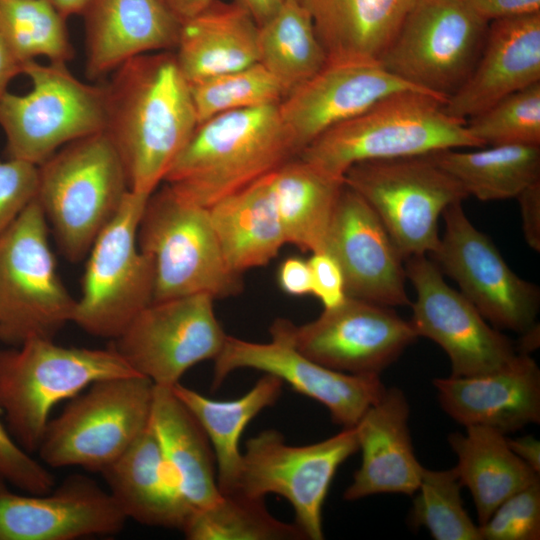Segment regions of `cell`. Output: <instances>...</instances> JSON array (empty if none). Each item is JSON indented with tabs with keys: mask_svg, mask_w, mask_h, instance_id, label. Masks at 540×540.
Instances as JSON below:
<instances>
[{
	"mask_svg": "<svg viewBox=\"0 0 540 540\" xmlns=\"http://www.w3.org/2000/svg\"><path fill=\"white\" fill-rule=\"evenodd\" d=\"M188 82L258 63V25L235 1L215 0L181 23L174 50Z\"/></svg>",
	"mask_w": 540,
	"mask_h": 540,
	"instance_id": "27",
	"label": "cell"
},
{
	"mask_svg": "<svg viewBox=\"0 0 540 540\" xmlns=\"http://www.w3.org/2000/svg\"><path fill=\"white\" fill-rule=\"evenodd\" d=\"M445 230L431 253L441 272L496 329L523 333L536 323L539 288L517 276L488 236L468 219L462 202L443 214Z\"/></svg>",
	"mask_w": 540,
	"mask_h": 540,
	"instance_id": "15",
	"label": "cell"
},
{
	"mask_svg": "<svg viewBox=\"0 0 540 540\" xmlns=\"http://www.w3.org/2000/svg\"><path fill=\"white\" fill-rule=\"evenodd\" d=\"M67 19L74 15H83L93 0H49Z\"/></svg>",
	"mask_w": 540,
	"mask_h": 540,
	"instance_id": "52",
	"label": "cell"
},
{
	"mask_svg": "<svg viewBox=\"0 0 540 540\" xmlns=\"http://www.w3.org/2000/svg\"><path fill=\"white\" fill-rule=\"evenodd\" d=\"M137 374L112 347H64L33 338L0 350V412L15 442L36 452L52 409L92 383Z\"/></svg>",
	"mask_w": 540,
	"mask_h": 540,
	"instance_id": "4",
	"label": "cell"
},
{
	"mask_svg": "<svg viewBox=\"0 0 540 540\" xmlns=\"http://www.w3.org/2000/svg\"><path fill=\"white\" fill-rule=\"evenodd\" d=\"M281 322L299 352L354 375H380L418 338L410 321L392 307L350 296L306 324Z\"/></svg>",
	"mask_w": 540,
	"mask_h": 540,
	"instance_id": "17",
	"label": "cell"
},
{
	"mask_svg": "<svg viewBox=\"0 0 540 540\" xmlns=\"http://www.w3.org/2000/svg\"><path fill=\"white\" fill-rule=\"evenodd\" d=\"M433 385L442 409L465 428L506 435L540 422V370L527 354L490 373L435 378Z\"/></svg>",
	"mask_w": 540,
	"mask_h": 540,
	"instance_id": "22",
	"label": "cell"
},
{
	"mask_svg": "<svg viewBox=\"0 0 540 540\" xmlns=\"http://www.w3.org/2000/svg\"><path fill=\"white\" fill-rule=\"evenodd\" d=\"M130 191L112 141L100 131L74 140L38 165L36 200L70 262H80Z\"/></svg>",
	"mask_w": 540,
	"mask_h": 540,
	"instance_id": "5",
	"label": "cell"
},
{
	"mask_svg": "<svg viewBox=\"0 0 540 540\" xmlns=\"http://www.w3.org/2000/svg\"><path fill=\"white\" fill-rule=\"evenodd\" d=\"M326 252L342 269L347 296L388 307L411 305L405 288V259L372 207L345 183Z\"/></svg>",
	"mask_w": 540,
	"mask_h": 540,
	"instance_id": "20",
	"label": "cell"
},
{
	"mask_svg": "<svg viewBox=\"0 0 540 540\" xmlns=\"http://www.w3.org/2000/svg\"><path fill=\"white\" fill-rule=\"evenodd\" d=\"M38 166L19 159L0 161V234L36 198Z\"/></svg>",
	"mask_w": 540,
	"mask_h": 540,
	"instance_id": "43",
	"label": "cell"
},
{
	"mask_svg": "<svg viewBox=\"0 0 540 540\" xmlns=\"http://www.w3.org/2000/svg\"><path fill=\"white\" fill-rule=\"evenodd\" d=\"M258 55V63L279 81L286 95L328 60L309 13L295 0H285L258 26Z\"/></svg>",
	"mask_w": 540,
	"mask_h": 540,
	"instance_id": "35",
	"label": "cell"
},
{
	"mask_svg": "<svg viewBox=\"0 0 540 540\" xmlns=\"http://www.w3.org/2000/svg\"><path fill=\"white\" fill-rule=\"evenodd\" d=\"M188 83L198 123L225 112L279 104L286 96L260 63Z\"/></svg>",
	"mask_w": 540,
	"mask_h": 540,
	"instance_id": "38",
	"label": "cell"
},
{
	"mask_svg": "<svg viewBox=\"0 0 540 540\" xmlns=\"http://www.w3.org/2000/svg\"><path fill=\"white\" fill-rule=\"evenodd\" d=\"M481 18L496 19L540 13V0H464Z\"/></svg>",
	"mask_w": 540,
	"mask_h": 540,
	"instance_id": "45",
	"label": "cell"
},
{
	"mask_svg": "<svg viewBox=\"0 0 540 540\" xmlns=\"http://www.w3.org/2000/svg\"><path fill=\"white\" fill-rule=\"evenodd\" d=\"M444 103L416 90L390 94L325 131L298 157L324 174L344 180L346 171L363 161L485 147L469 133L466 120L443 110Z\"/></svg>",
	"mask_w": 540,
	"mask_h": 540,
	"instance_id": "3",
	"label": "cell"
},
{
	"mask_svg": "<svg viewBox=\"0 0 540 540\" xmlns=\"http://www.w3.org/2000/svg\"><path fill=\"white\" fill-rule=\"evenodd\" d=\"M282 386L278 377L264 373L248 392L232 400L209 398L180 382L172 387L210 441L222 494L236 489L242 462L239 443L244 429L262 410L277 402Z\"/></svg>",
	"mask_w": 540,
	"mask_h": 540,
	"instance_id": "33",
	"label": "cell"
},
{
	"mask_svg": "<svg viewBox=\"0 0 540 540\" xmlns=\"http://www.w3.org/2000/svg\"><path fill=\"white\" fill-rule=\"evenodd\" d=\"M137 241L153 264V301L199 293L220 299L243 289L241 274L224 260L208 208L184 200L167 184L149 195Z\"/></svg>",
	"mask_w": 540,
	"mask_h": 540,
	"instance_id": "6",
	"label": "cell"
},
{
	"mask_svg": "<svg viewBox=\"0 0 540 540\" xmlns=\"http://www.w3.org/2000/svg\"><path fill=\"white\" fill-rule=\"evenodd\" d=\"M100 473L127 519L182 530L193 511L169 474L151 419L124 453Z\"/></svg>",
	"mask_w": 540,
	"mask_h": 540,
	"instance_id": "26",
	"label": "cell"
},
{
	"mask_svg": "<svg viewBox=\"0 0 540 540\" xmlns=\"http://www.w3.org/2000/svg\"><path fill=\"white\" fill-rule=\"evenodd\" d=\"M205 293L152 301L111 346L139 375L172 388L196 364L214 360L227 334Z\"/></svg>",
	"mask_w": 540,
	"mask_h": 540,
	"instance_id": "14",
	"label": "cell"
},
{
	"mask_svg": "<svg viewBox=\"0 0 540 540\" xmlns=\"http://www.w3.org/2000/svg\"><path fill=\"white\" fill-rule=\"evenodd\" d=\"M0 476L25 493H48L55 485L53 475L15 442L1 421Z\"/></svg>",
	"mask_w": 540,
	"mask_h": 540,
	"instance_id": "42",
	"label": "cell"
},
{
	"mask_svg": "<svg viewBox=\"0 0 540 540\" xmlns=\"http://www.w3.org/2000/svg\"><path fill=\"white\" fill-rule=\"evenodd\" d=\"M1 342V341H0Z\"/></svg>",
	"mask_w": 540,
	"mask_h": 540,
	"instance_id": "54",
	"label": "cell"
},
{
	"mask_svg": "<svg viewBox=\"0 0 540 540\" xmlns=\"http://www.w3.org/2000/svg\"><path fill=\"white\" fill-rule=\"evenodd\" d=\"M488 24L464 0H420L378 62L406 83L446 102L472 72Z\"/></svg>",
	"mask_w": 540,
	"mask_h": 540,
	"instance_id": "12",
	"label": "cell"
},
{
	"mask_svg": "<svg viewBox=\"0 0 540 540\" xmlns=\"http://www.w3.org/2000/svg\"><path fill=\"white\" fill-rule=\"evenodd\" d=\"M466 128L484 146H540V82L468 118Z\"/></svg>",
	"mask_w": 540,
	"mask_h": 540,
	"instance_id": "40",
	"label": "cell"
},
{
	"mask_svg": "<svg viewBox=\"0 0 540 540\" xmlns=\"http://www.w3.org/2000/svg\"><path fill=\"white\" fill-rule=\"evenodd\" d=\"M208 210L224 260L237 274L268 264L286 243L267 175Z\"/></svg>",
	"mask_w": 540,
	"mask_h": 540,
	"instance_id": "30",
	"label": "cell"
},
{
	"mask_svg": "<svg viewBox=\"0 0 540 540\" xmlns=\"http://www.w3.org/2000/svg\"><path fill=\"white\" fill-rule=\"evenodd\" d=\"M0 476V540H72L121 531L127 520L110 493L84 475L44 494H18Z\"/></svg>",
	"mask_w": 540,
	"mask_h": 540,
	"instance_id": "21",
	"label": "cell"
},
{
	"mask_svg": "<svg viewBox=\"0 0 540 540\" xmlns=\"http://www.w3.org/2000/svg\"><path fill=\"white\" fill-rule=\"evenodd\" d=\"M310 15L328 60L378 61L420 0H295Z\"/></svg>",
	"mask_w": 540,
	"mask_h": 540,
	"instance_id": "29",
	"label": "cell"
},
{
	"mask_svg": "<svg viewBox=\"0 0 540 540\" xmlns=\"http://www.w3.org/2000/svg\"><path fill=\"white\" fill-rule=\"evenodd\" d=\"M280 289L292 296H304L312 292V278L308 260L292 256L284 259L277 271Z\"/></svg>",
	"mask_w": 540,
	"mask_h": 540,
	"instance_id": "47",
	"label": "cell"
},
{
	"mask_svg": "<svg viewBox=\"0 0 540 540\" xmlns=\"http://www.w3.org/2000/svg\"><path fill=\"white\" fill-rule=\"evenodd\" d=\"M171 15L181 24L198 15L215 0H160Z\"/></svg>",
	"mask_w": 540,
	"mask_h": 540,
	"instance_id": "50",
	"label": "cell"
},
{
	"mask_svg": "<svg viewBox=\"0 0 540 540\" xmlns=\"http://www.w3.org/2000/svg\"><path fill=\"white\" fill-rule=\"evenodd\" d=\"M357 451L355 426L303 446L287 444L277 430H264L246 443L234 492L285 498L305 538L322 540V510L331 482L340 465Z\"/></svg>",
	"mask_w": 540,
	"mask_h": 540,
	"instance_id": "13",
	"label": "cell"
},
{
	"mask_svg": "<svg viewBox=\"0 0 540 540\" xmlns=\"http://www.w3.org/2000/svg\"><path fill=\"white\" fill-rule=\"evenodd\" d=\"M271 341L250 342L227 335L213 360L212 388L219 387L237 369H255L278 377L327 408L332 421L350 428L383 395L379 375H354L325 367L299 352L288 338L281 318L270 327Z\"/></svg>",
	"mask_w": 540,
	"mask_h": 540,
	"instance_id": "18",
	"label": "cell"
},
{
	"mask_svg": "<svg viewBox=\"0 0 540 540\" xmlns=\"http://www.w3.org/2000/svg\"><path fill=\"white\" fill-rule=\"evenodd\" d=\"M476 149H445L428 155L469 196L480 201L516 198L540 181V146L497 145Z\"/></svg>",
	"mask_w": 540,
	"mask_h": 540,
	"instance_id": "34",
	"label": "cell"
},
{
	"mask_svg": "<svg viewBox=\"0 0 540 540\" xmlns=\"http://www.w3.org/2000/svg\"><path fill=\"white\" fill-rule=\"evenodd\" d=\"M521 334L520 341L516 346L517 352L527 354L534 351L539 346V324L535 323L528 330Z\"/></svg>",
	"mask_w": 540,
	"mask_h": 540,
	"instance_id": "53",
	"label": "cell"
},
{
	"mask_svg": "<svg viewBox=\"0 0 540 540\" xmlns=\"http://www.w3.org/2000/svg\"><path fill=\"white\" fill-rule=\"evenodd\" d=\"M519 202L525 240L534 251H540V181L524 189Z\"/></svg>",
	"mask_w": 540,
	"mask_h": 540,
	"instance_id": "46",
	"label": "cell"
},
{
	"mask_svg": "<svg viewBox=\"0 0 540 540\" xmlns=\"http://www.w3.org/2000/svg\"><path fill=\"white\" fill-rule=\"evenodd\" d=\"M478 529L481 540L540 539V480L503 500Z\"/></svg>",
	"mask_w": 540,
	"mask_h": 540,
	"instance_id": "41",
	"label": "cell"
},
{
	"mask_svg": "<svg viewBox=\"0 0 540 540\" xmlns=\"http://www.w3.org/2000/svg\"><path fill=\"white\" fill-rule=\"evenodd\" d=\"M278 106L225 112L198 123L164 183L184 200L209 208L296 157Z\"/></svg>",
	"mask_w": 540,
	"mask_h": 540,
	"instance_id": "2",
	"label": "cell"
},
{
	"mask_svg": "<svg viewBox=\"0 0 540 540\" xmlns=\"http://www.w3.org/2000/svg\"><path fill=\"white\" fill-rule=\"evenodd\" d=\"M254 19L258 26L268 21L282 6L285 0H234Z\"/></svg>",
	"mask_w": 540,
	"mask_h": 540,
	"instance_id": "51",
	"label": "cell"
},
{
	"mask_svg": "<svg viewBox=\"0 0 540 540\" xmlns=\"http://www.w3.org/2000/svg\"><path fill=\"white\" fill-rule=\"evenodd\" d=\"M408 400L397 387L384 391L355 425L361 465L343 497L359 500L382 493L413 496L424 467L417 460L409 429Z\"/></svg>",
	"mask_w": 540,
	"mask_h": 540,
	"instance_id": "24",
	"label": "cell"
},
{
	"mask_svg": "<svg viewBox=\"0 0 540 540\" xmlns=\"http://www.w3.org/2000/svg\"><path fill=\"white\" fill-rule=\"evenodd\" d=\"M448 443L458 458L454 467L470 491L478 518L484 523L507 497L539 479L509 447L505 434L485 426L451 433Z\"/></svg>",
	"mask_w": 540,
	"mask_h": 540,
	"instance_id": "32",
	"label": "cell"
},
{
	"mask_svg": "<svg viewBox=\"0 0 540 540\" xmlns=\"http://www.w3.org/2000/svg\"><path fill=\"white\" fill-rule=\"evenodd\" d=\"M263 498L222 494L210 507L195 509L181 530L189 540H302L295 523L270 514Z\"/></svg>",
	"mask_w": 540,
	"mask_h": 540,
	"instance_id": "36",
	"label": "cell"
},
{
	"mask_svg": "<svg viewBox=\"0 0 540 540\" xmlns=\"http://www.w3.org/2000/svg\"><path fill=\"white\" fill-rule=\"evenodd\" d=\"M405 272L416 299L410 323L417 336L439 345L451 362L452 376L490 373L510 364L516 345L493 327L460 292L450 287L427 255L405 259Z\"/></svg>",
	"mask_w": 540,
	"mask_h": 540,
	"instance_id": "16",
	"label": "cell"
},
{
	"mask_svg": "<svg viewBox=\"0 0 540 540\" xmlns=\"http://www.w3.org/2000/svg\"><path fill=\"white\" fill-rule=\"evenodd\" d=\"M343 179L372 207L404 259L431 254L440 216L469 197L428 154L359 162Z\"/></svg>",
	"mask_w": 540,
	"mask_h": 540,
	"instance_id": "10",
	"label": "cell"
},
{
	"mask_svg": "<svg viewBox=\"0 0 540 540\" xmlns=\"http://www.w3.org/2000/svg\"><path fill=\"white\" fill-rule=\"evenodd\" d=\"M148 197L130 190L88 252L72 322L92 336L116 339L153 301V264L137 241Z\"/></svg>",
	"mask_w": 540,
	"mask_h": 540,
	"instance_id": "11",
	"label": "cell"
},
{
	"mask_svg": "<svg viewBox=\"0 0 540 540\" xmlns=\"http://www.w3.org/2000/svg\"><path fill=\"white\" fill-rule=\"evenodd\" d=\"M0 36L23 63L45 57L67 64L74 57L66 18L49 0H0Z\"/></svg>",
	"mask_w": 540,
	"mask_h": 540,
	"instance_id": "37",
	"label": "cell"
},
{
	"mask_svg": "<svg viewBox=\"0 0 540 540\" xmlns=\"http://www.w3.org/2000/svg\"><path fill=\"white\" fill-rule=\"evenodd\" d=\"M510 449L535 472H540V442L530 435L507 438Z\"/></svg>",
	"mask_w": 540,
	"mask_h": 540,
	"instance_id": "49",
	"label": "cell"
},
{
	"mask_svg": "<svg viewBox=\"0 0 540 540\" xmlns=\"http://www.w3.org/2000/svg\"><path fill=\"white\" fill-rule=\"evenodd\" d=\"M312 292L324 309L341 304L347 297L345 279L336 259L328 252L312 253L308 260Z\"/></svg>",
	"mask_w": 540,
	"mask_h": 540,
	"instance_id": "44",
	"label": "cell"
},
{
	"mask_svg": "<svg viewBox=\"0 0 540 540\" xmlns=\"http://www.w3.org/2000/svg\"><path fill=\"white\" fill-rule=\"evenodd\" d=\"M82 16L90 80L136 56L177 46L181 24L160 0H93Z\"/></svg>",
	"mask_w": 540,
	"mask_h": 540,
	"instance_id": "25",
	"label": "cell"
},
{
	"mask_svg": "<svg viewBox=\"0 0 540 540\" xmlns=\"http://www.w3.org/2000/svg\"><path fill=\"white\" fill-rule=\"evenodd\" d=\"M32 89L7 92L0 101V126L8 158L40 165L64 145L104 131L105 86L88 84L65 63L23 65Z\"/></svg>",
	"mask_w": 540,
	"mask_h": 540,
	"instance_id": "9",
	"label": "cell"
},
{
	"mask_svg": "<svg viewBox=\"0 0 540 540\" xmlns=\"http://www.w3.org/2000/svg\"><path fill=\"white\" fill-rule=\"evenodd\" d=\"M151 424L165 465L185 501L193 510L215 504L222 493L210 441L172 388L154 385Z\"/></svg>",
	"mask_w": 540,
	"mask_h": 540,
	"instance_id": "28",
	"label": "cell"
},
{
	"mask_svg": "<svg viewBox=\"0 0 540 540\" xmlns=\"http://www.w3.org/2000/svg\"><path fill=\"white\" fill-rule=\"evenodd\" d=\"M105 86L104 131L124 165L129 189L150 195L198 125L189 83L174 51L136 56Z\"/></svg>",
	"mask_w": 540,
	"mask_h": 540,
	"instance_id": "1",
	"label": "cell"
},
{
	"mask_svg": "<svg viewBox=\"0 0 540 540\" xmlns=\"http://www.w3.org/2000/svg\"><path fill=\"white\" fill-rule=\"evenodd\" d=\"M286 243L304 252L326 251L328 232L344 180L298 156L267 174Z\"/></svg>",
	"mask_w": 540,
	"mask_h": 540,
	"instance_id": "31",
	"label": "cell"
},
{
	"mask_svg": "<svg viewBox=\"0 0 540 540\" xmlns=\"http://www.w3.org/2000/svg\"><path fill=\"white\" fill-rule=\"evenodd\" d=\"M540 82V13L490 21L480 56L442 105L467 120L504 97Z\"/></svg>",
	"mask_w": 540,
	"mask_h": 540,
	"instance_id": "23",
	"label": "cell"
},
{
	"mask_svg": "<svg viewBox=\"0 0 540 540\" xmlns=\"http://www.w3.org/2000/svg\"><path fill=\"white\" fill-rule=\"evenodd\" d=\"M461 487L454 467L448 470L424 467L413 495L412 525L426 528L436 540H481L478 525L464 508Z\"/></svg>",
	"mask_w": 540,
	"mask_h": 540,
	"instance_id": "39",
	"label": "cell"
},
{
	"mask_svg": "<svg viewBox=\"0 0 540 540\" xmlns=\"http://www.w3.org/2000/svg\"><path fill=\"white\" fill-rule=\"evenodd\" d=\"M49 226L36 198L0 234V341L52 339L72 322L76 300L57 273Z\"/></svg>",
	"mask_w": 540,
	"mask_h": 540,
	"instance_id": "8",
	"label": "cell"
},
{
	"mask_svg": "<svg viewBox=\"0 0 540 540\" xmlns=\"http://www.w3.org/2000/svg\"><path fill=\"white\" fill-rule=\"evenodd\" d=\"M23 65L0 36V101L8 92L9 82L16 75L23 74Z\"/></svg>",
	"mask_w": 540,
	"mask_h": 540,
	"instance_id": "48",
	"label": "cell"
},
{
	"mask_svg": "<svg viewBox=\"0 0 540 540\" xmlns=\"http://www.w3.org/2000/svg\"><path fill=\"white\" fill-rule=\"evenodd\" d=\"M405 90L424 92L387 71L378 61L327 60L316 74L289 92L278 107L298 156L331 127Z\"/></svg>",
	"mask_w": 540,
	"mask_h": 540,
	"instance_id": "19",
	"label": "cell"
},
{
	"mask_svg": "<svg viewBox=\"0 0 540 540\" xmlns=\"http://www.w3.org/2000/svg\"><path fill=\"white\" fill-rule=\"evenodd\" d=\"M153 397L154 384L141 375L92 383L49 420L37 450L40 459L53 468L101 472L149 425Z\"/></svg>",
	"mask_w": 540,
	"mask_h": 540,
	"instance_id": "7",
	"label": "cell"
}]
</instances>
